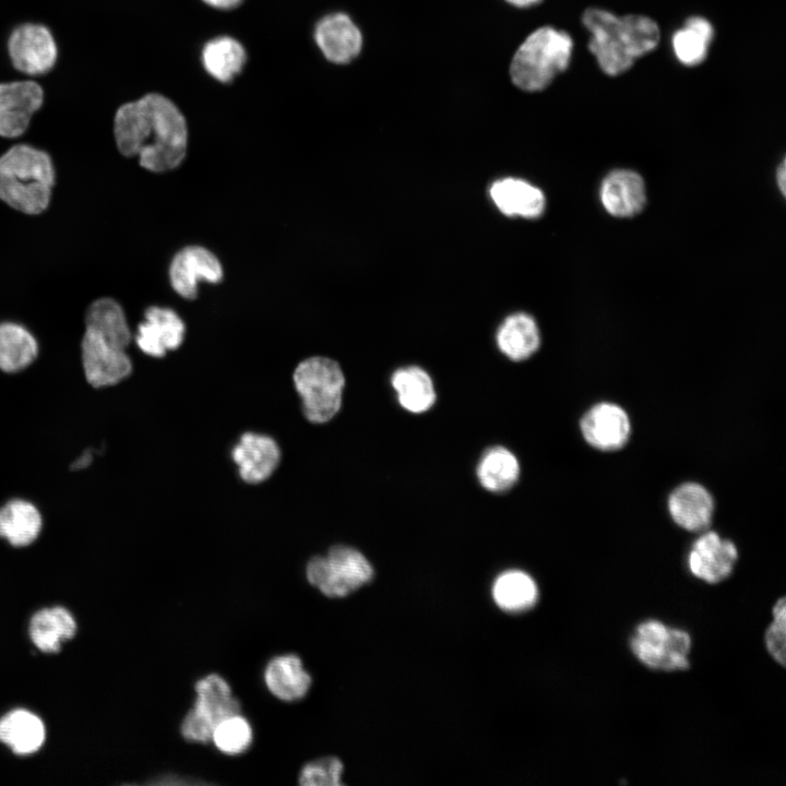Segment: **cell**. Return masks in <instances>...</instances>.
<instances>
[{"mask_svg": "<svg viewBox=\"0 0 786 786\" xmlns=\"http://www.w3.org/2000/svg\"><path fill=\"white\" fill-rule=\"evenodd\" d=\"M112 136L121 155L138 157L152 172L177 168L186 157L188 127L166 96L145 93L120 104L112 117Z\"/></svg>", "mask_w": 786, "mask_h": 786, "instance_id": "obj_1", "label": "cell"}, {"mask_svg": "<svg viewBox=\"0 0 786 786\" xmlns=\"http://www.w3.org/2000/svg\"><path fill=\"white\" fill-rule=\"evenodd\" d=\"M582 21L591 33L590 51L611 76L626 72L635 59L654 50L660 37L655 21L644 15L617 16L604 9L590 8Z\"/></svg>", "mask_w": 786, "mask_h": 786, "instance_id": "obj_2", "label": "cell"}, {"mask_svg": "<svg viewBox=\"0 0 786 786\" xmlns=\"http://www.w3.org/2000/svg\"><path fill=\"white\" fill-rule=\"evenodd\" d=\"M55 169L47 152L28 143L11 145L0 155V200L36 215L50 202Z\"/></svg>", "mask_w": 786, "mask_h": 786, "instance_id": "obj_3", "label": "cell"}, {"mask_svg": "<svg viewBox=\"0 0 786 786\" xmlns=\"http://www.w3.org/2000/svg\"><path fill=\"white\" fill-rule=\"evenodd\" d=\"M572 50L573 40L567 32L538 27L515 50L509 67L510 79L524 92H540L567 70Z\"/></svg>", "mask_w": 786, "mask_h": 786, "instance_id": "obj_4", "label": "cell"}, {"mask_svg": "<svg viewBox=\"0 0 786 786\" xmlns=\"http://www.w3.org/2000/svg\"><path fill=\"white\" fill-rule=\"evenodd\" d=\"M293 380L302 413L310 422H327L341 409L345 377L335 360L323 356L307 358L296 367Z\"/></svg>", "mask_w": 786, "mask_h": 786, "instance_id": "obj_5", "label": "cell"}, {"mask_svg": "<svg viewBox=\"0 0 786 786\" xmlns=\"http://www.w3.org/2000/svg\"><path fill=\"white\" fill-rule=\"evenodd\" d=\"M308 582L331 598L345 597L373 577V569L357 549L335 545L325 556L312 557L306 567Z\"/></svg>", "mask_w": 786, "mask_h": 786, "instance_id": "obj_6", "label": "cell"}, {"mask_svg": "<svg viewBox=\"0 0 786 786\" xmlns=\"http://www.w3.org/2000/svg\"><path fill=\"white\" fill-rule=\"evenodd\" d=\"M630 650L650 669L680 671L690 667V634L656 619L638 624L630 640Z\"/></svg>", "mask_w": 786, "mask_h": 786, "instance_id": "obj_7", "label": "cell"}, {"mask_svg": "<svg viewBox=\"0 0 786 786\" xmlns=\"http://www.w3.org/2000/svg\"><path fill=\"white\" fill-rule=\"evenodd\" d=\"M196 698L193 707L184 716L180 733L184 739L209 742L216 725L239 714V701L231 695L228 682L217 674H210L194 684Z\"/></svg>", "mask_w": 786, "mask_h": 786, "instance_id": "obj_8", "label": "cell"}, {"mask_svg": "<svg viewBox=\"0 0 786 786\" xmlns=\"http://www.w3.org/2000/svg\"><path fill=\"white\" fill-rule=\"evenodd\" d=\"M5 48L11 67L24 78L38 80L47 75L59 59L55 34L40 22L16 24L7 37Z\"/></svg>", "mask_w": 786, "mask_h": 786, "instance_id": "obj_9", "label": "cell"}, {"mask_svg": "<svg viewBox=\"0 0 786 786\" xmlns=\"http://www.w3.org/2000/svg\"><path fill=\"white\" fill-rule=\"evenodd\" d=\"M43 103L44 88L38 80L20 76L0 81V139L25 135Z\"/></svg>", "mask_w": 786, "mask_h": 786, "instance_id": "obj_10", "label": "cell"}, {"mask_svg": "<svg viewBox=\"0 0 786 786\" xmlns=\"http://www.w3.org/2000/svg\"><path fill=\"white\" fill-rule=\"evenodd\" d=\"M81 352L85 378L94 388L117 384L132 371L126 347L91 329L85 327Z\"/></svg>", "mask_w": 786, "mask_h": 786, "instance_id": "obj_11", "label": "cell"}, {"mask_svg": "<svg viewBox=\"0 0 786 786\" xmlns=\"http://www.w3.org/2000/svg\"><path fill=\"white\" fill-rule=\"evenodd\" d=\"M223 266L217 257L201 246H188L178 251L169 265V282L182 298L198 296L199 282L219 283Z\"/></svg>", "mask_w": 786, "mask_h": 786, "instance_id": "obj_12", "label": "cell"}, {"mask_svg": "<svg viewBox=\"0 0 786 786\" xmlns=\"http://www.w3.org/2000/svg\"><path fill=\"white\" fill-rule=\"evenodd\" d=\"M737 559L736 545L708 531L691 546L687 564L693 576L708 584H717L733 573Z\"/></svg>", "mask_w": 786, "mask_h": 786, "instance_id": "obj_13", "label": "cell"}, {"mask_svg": "<svg viewBox=\"0 0 786 786\" xmlns=\"http://www.w3.org/2000/svg\"><path fill=\"white\" fill-rule=\"evenodd\" d=\"M313 37L325 59L347 64L361 52L364 38L358 25L343 12L323 16L315 25Z\"/></svg>", "mask_w": 786, "mask_h": 786, "instance_id": "obj_14", "label": "cell"}, {"mask_svg": "<svg viewBox=\"0 0 786 786\" xmlns=\"http://www.w3.org/2000/svg\"><path fill=\"white\" fill-rule=\"evenodd\" d=\"M580 428L585 441L602 451H615L629 440L631 425L628 414L612 403H599L581 418Z\"/></svg>", "mask_w": 786, "mask_h": 786, "instance_id": "obj_15", "label": "cell"}, {"mask_svg": "<svg viewBox=\"0 0 786 786\" xmlns=\"http://www.w3.org/2000/svg\"><path fill=\"white\" fill-rule=\"evenodd\" d=\"M231 457L240 478L255 485L265 481L275 472L281 450L272 437L249 431L239 438L231 450Z\"/></svg>", "mask_w": 786, "mask_h": 786, "instance_id": "obj_16", "label": "cell"}, {"mask_svg": "<svg viewBox=\"0 0 786 786\" xmlns=\"http://www.w3.org/2000/svg\"><path fill=\"white\" fill-rule=\"evenodd\" d=\"M144 318L135 334V343L144 354L162 358L182 344L186 325L176 311L153 306L146 309Z\"/></svg>", "mask_w": 786, "mask_h": 786, "instance_id": "obj_17", "label": "cell"}, {"mask_svg": "<svg viewBox=\"0 0 786 786\" xmlns=\"http://www.w3.org/2000/svg\"><path fill=\"white\" fill-rule=\"evenodd\" d=\"M599 196L604 209L610 215L634 216L643 210L646 202L644 181L632 170H614L603 180Z\"/></svg>", "mask_w": 786, "mask_h": 786, "instance_id": "obj_18", "label": "cell"}, {"mask_svg": "<svg viewBox=\"0 0 786 786\" xmlns=\"http://www.w3.org/2000/svg\"><path fill=\"white\" fill-rule=\"evenodd\" d=\"M668 510L674 522L689 532H703L712 521L714 501L705 487L684 483L669 496Z\"/></svg>", "mask_w": 786, "mask_h": 786, "instance_id": "obj_19", "label": "cell"}, {"mask_svg": "<svg viewBox=\"0 0 786 786\" xmlns=\"http://www.w3.org/2000/svg\"><path fill=\"white\" fill-rule=\"evenodd\" d=\"M489 194L499 211L508 216L535 218L545 209L543 191L523 179H499L491 184Z\"/></svg>", "mask_w": 786, "mask_h": 786, "instance_id": "obj_20", "label": "cell"}, {"mask_svg": "<svg viewBox=\"0 0 786 786\" xmlns=\"http://www.w3.org/2000/svg\"><path fill=\"white\" fill-rule=\"evenodd\" d=\"M264 682L277 699L294 702L306 696L312 679L299 656L284 654L273 657L264 669Z\"/></svg>", "mask_w": 786, "mask_h": 786, "instance_id": "obj_21", "label": "cell"}, {"mask_svg": "<svg viewBox=\"0 0 786 786\" xmlns=\"http://www.w3.org/2000/svg\"><path fill=\"white\" fill-rule=\"evenodd\" d=\"M76 622L63 607H49L37 611L31 619L28 633L34 645L44 653H57L64 642L74 636Z\"/></svg>", "mask_w": 786, "mask_h": 786, "instance_id": "obj_22", "label": "cell"}, {"mask_svg": "<svg viewBox=\"0 0 786 786\" xmlns=\"http://www.w3.org/2000/svg\"><path fill=\"white\" fill-rule=\"evenodd\" d=\"M45 725L34 713L14 710L0 719V741L15 754L36 752L45 741Z\"/></svg>", "mask_w": 786, "mask_h": 786, "instance_id": "obj_23", "label": "cell"}, {"mask_svg": "<svg viewBox=\"0 0 786 786\" xmlns=\"http://www.w3.org/2000/svg\"><path fill=\"white\" fill-rule=\"evenodd\" d=\"M497 345L508 358L519 361L531 357L540 345L538 326L527 313L507 317L497 331Z\"/></svg>", "mask_w": 786, "mask_h": 786, "instance_id": "obj_24", "label": "cell"}, {"mask_svg": "<svg viewBox=\"0 0 786 786\" xmlns=\"http://www.w3.org/2000/svg\"><path fill=\"white\" fill-rule=\"evenodd\" d=\"M41 526L39 511L28 501L15 499L0 508V537L14 547H25L35 541Z\"/></svg>", "mask_w": 786, "mask_h": 786, "instance_id": "obj_25", "label": "cell"}, {"mask_svg": "<svg viewBox=\"0 0 786 786\" xmlns=\"http://www.w3.org/2000/svg\"><path fill=\"white\" fill-rule=\"evenodd\" d=\"M246 60L243 46L229 36H219L209 40L201 52V61L205 71L222 83L233 81L242 71Z\"/></svg>", "mask_w": 786, "mask_h": 786, "instance_id": "obj_26", "label": "cell"}, {"mask_svg": "<svg viewBox=\"0 0 786 786\" xmlns=\"http://www.w3.org/2000/svg\"><path fill=\"white\" fill-rule=\"evenodd\" d=\"M393 389L403 408L410 413L428 410L436 402V392L429 374L417 366L397 369L391 378Z\"/></svg>", "mask_w": 786, "mask_h": 786, "instance_id": "obj_27", "label": "cell"}, {"mask_svg": "<svg viewBox=\"0 0 786 786\" xmlns=\"http://www.w3.org/2000/svg\"><path fill=\"white\" fill-rule=\"evenodd\" d=\"M38 354L35 337L23 325L0 323V369L16 372L29 366Z\"/></svg>", "mask_w": 786, "mask_h": 786, "instance_id": "obj_28", "label": "cell"}, {"mask_svg": "<svg viewBox=\"0 0 786 786\" xmlns=\"http://www.w3.org/2000/svg\"><path fill=\"white\" fill-rule=\"evenodd\" d=\"M492 596L502 610L519 612L525 611L536 604L538 588L527 573L510 570L497 577L492 587Z\"/></svg>", "mask_w": 786, "mask_h": 786, "instance_id": "obj_29", "label": "cell"}, {"mask_svg": "<svg viewBox=\"0 0 786 786\" xmlns=\"http://www.w3.org/2000/svg\"><path fill=\"white\" fill-rule=\"evenodd\" d=\"M520 465L515 455L503 446L488 449L477 466L480 485L492 492L510 489L517 480Z\"/></svg>", "mask_w": 786, "mask_h": 786, "instance_id": "obj_30", "label": "cell"}, {"mask_svg": "<svg viewBox=\"0 0 786 786\" xmlns=\"http://www.w3.org/2000/svg\"><path fill=\"white\" fill-rule=\"evenodd\" d=\"M713 36V26L706 19L689 17L683 27L672 36L675 56L684 66L700 64L707 56Z\"/></svg>", "mask_w": 786, "mask_h": 786, "instance_id": "obj_31", "label": "cell"}, {"mask_svg": "<svg viewBox=\"0 0 786 786\" xmlns=\"http://www.w3.org/2000/svg\"><path fill=\"white\" fill-rule=\"evenodd\" d=\"M85 327H88L127 348L132 334L121 306L112 298H99L87 309Z\"/></svg>", "mask_w": 786, "mask_h": 786, "instance_id": "obj_32", "label": "cell"}, {"mask_svg": "<svg viewBox=\"0 0 786 786\" xmlns=\"http://www.w3.org/2000/svg\"><path fill=\"white\" fill-rule=\"evenodd\" d=\"M252 739L251 725L240 713L218 723L211 737L215 747L227 755L245 752L251 746Z\"/></svg>", "mask_w": 786, "mask_h": 786, "instance_id": "obj_33", "label": "cell"}, {"mask_svg": "<svg viewBox=\"0 0 786 786\" xmlns=\"http://www.w3.org/2000/svg\"><path fill=\"white\" fill-rule=\"evenodd\" d=\"M343 764L334 757H325L307 763L299 773V784L303 786L342 785Z\"/></svg>", "mask_w": 786, "mask_h": 786, "instance_id": "obj_34", "label": "cell"}, {"mask_svg": "<svg viewBox=\"0 0 786 786\" xmlns=\"http://www.w3.org/2000/svg\"><path fill=\"white\" fill-rule=\"evenodd\" d=\"M786 602L779 598L773 607V621L765 632V646L781 666L785 665Z\"/></svg>", "mask_w": 786, "mask_h": 786, "instance_id": "obj_35", "label": "cell"}, {"mask_svg": "<svg viewBox=\"0 0 786 786\" xmlns=\"http://www.w3.org/2000/svg\"><path fill=\"white\" fill-rule=\"evenodd\" d=\"M202 1L205 2L206 4H209L210 7H213L215 9H223V10L234 9L242 2V0H202Z\"/></svg>", "mask_w": 786, "mask_h": 786, "instance_id": "obj_36", "label": "cell"}, {"mask_svg": "<svg viewBox=\"0 0 786 786\" xmlns=\"http://www.w3.org/2000/svg\"><path fill=\"white\" fill-rule=\"evenodd\" d=\"M510 5L517 9H527L537 5L541 0H504Z\"/></svg>", "mask_w": 786, "mask_h": 786, "instance_id": "obj_37", "label": "cell"}, {"mask_svg": "<svg viewBox=\"0 0 786 786\" xmlns=\"http://www.w3.org/2000/svg\"><path fill=\"white\" fill-rule=\"evenodd\" d=\"M785 162H783L777 169V183L779 186V189L782 193H785V183H786V169H785Z\"/></svg>", "mask_w": 786, "mask_h": 786, "instance_id": "obj_38", "label": "cell"}]
</instances>
